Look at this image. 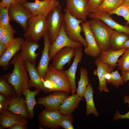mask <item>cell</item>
I'll use <instances>...</instances> for the list:
<instances>
[{
	"label": "cell",
	"instance_id": "cell-42",
	"mask_svg": "<svg viewBox=\"0 0 129 129\" xmlns=\"http://www.w3.org/2000/svg\"><path fill=\"white\" fill-rule=\"evenodd\" d=\"M123 81L124 83L129 81V70L121 71V74Z\"/></svg>",
	"mask_w": 129,
	"mask_h": 129
},
{
	"label": "cell",
	"instance_id": "cell-6",
	"mask_svg": "<svg viewBox=\"0 0 129 129\" xmlns=\"http://www.w3.org/2000/svg\"><path fill=\"white\" fill-rule=\"evenodd\" d=\"M21 4L34 15H42L46 17L59 5V3L57 0H35L34 2L26 1Z\"/></svg>",
	"mask_w": 129,
	"mask_h": 129
},
{
	"label": "cell",
	"instance_id": "cell-47",
	"mask_svg": "<svg viewBox=\"0 0 129 129\" xmlns=\"http://www.w3.org/2000/svg\"><path fill=\"white\" fill-rule=\"evenodd\" d=\"M123 48H129V39L126 41L123 44Z\"/></svg>",
	"mask_w": 129,
	"mask_h": 129
},
{
	"label": "cell",
	"instance_id": "cell-22",
	"mask_svg": "<svg viewBox=\"0 0 129 129\" xmlns=\"http://www.w3.org/2000/svg\"><path fill=\"white\" fill-rule=\"evenodd\" d=\"M25 65L30 77L29 88L34 87L46 93L48 92L44 87L42 78L40 76L36 68L35 64H31L27 61H24Z\"/></svg>",
	"mask_w": 129,
	"mask_h": 129
},
{
	"label": "cell",
	"instance_id": "cell-14",
	"mask_svg": "<svg viewBox=\"0 0 129 129\" xmlns=\"http://www.w3.org/2000/svg\"><path fill=\"white\" fill-rule=\"evenodd\" d=\"M62 114L59 110L42 111L38 115L40 124L48 128H58L60 126V121Z\"/></svg>",
	"mask_w": 129,
	"mask_h": 129
},
{
	"label": "cell",
	"instance_id": "cell-8",
	"mask_svg": "<svg viewBox=\"0 0 129 129\" xmlns=\"http://www.w3.org/2000/svg\"><path fill=\"white\" fill-rule=\"evenodd\" d=\"M8 12L10 21L18 23L25 31L27 28L28 20L34 16L29 10L16 2L8 7Z\"/></svg>",
	"mask_w": 129,
	"mask_h": 129
},
{
	"label": "cell",
	"instance_id": "cell-20",
	"mask_svg": "<svg viewBox=\"0 0 129 129\" xmlns=\"http://www.w3.org/2000/svg\"><path fill=\"white\" fill-rule=\"evenodd\" d=\"M83 56L82 47L76 48L75 54L72 64L67 70H63L67 77L71 87L72 94L76 92L75 74L78 64L81 61Z\"/></svg>",
	"mask_w": 129,
	"mask_h": 129
},
{
	"label": "cell",
	"instance_id": "cell-28",
	"mask_svg": "<svg viewBox=\"0 0 129 129\" xmlns=\"http://www.w3.org/2000/svg\"><path fill=\"white\" fill-rule=\"evenodd\" d=\"M94 90L90 83L88 84L84 93L83 97L85 98L86 103V115L88 116L92 113L95 116L98 117L99 116L97 110L93 99Z\"/></svg>",
	"mask_w": 129,
	"mask_h": 129
},
{
	"label": "cell",
	"instance_id": "cell-4",
	"mask_svg": "<svg viewBox=\"0 0 129 129\" xmlns=\"http://www.w3.org/2000/svg\"><path fill=\"white\" fill-rule=\"evenodd\" d=\"M28 22L24 37L26 39L38 42L47 30L46 17L42 15H34Z\"/></svg>",
	"mask_w": 129,
	"mask_h": 129
},
{
	"label": "cell",
	"instance_id": "cell-34",
	"mask_svg": "<svg viewBox=\"0 0 129 129\" xmlns=\"http://www.w3.org/2000/svg\"><path fill=\"white\" fill-rule=\"evenodd\" d=\"M117 63L118 69L121 71L129 70V48H127Z\"/></svg>",
	"mask_w": 129,
	"mask_h": 129
},
{
	"label": "cell",
	"instance_id": "cell-43",
	"mask_svg": "<svg viewBox=\"0 0 129 129\" xmlns=\"http://www.w3.org/2000/svg\"><path fill=\"white\" fill-rule=\"evenodd\" d=\"M10 100L8 99L4 102H0V113L3 110H6L9 104Z\"/></svg>",
	"mask_w": 129,
	"mask_h": 129
},
{
	"label": "cell",
	"instance_id": "cell-10",
	"mask_svg": "<svg viewBox=\"0 0 129 129\" xmlns=\"http://www.w3.org/2000/svg\"><path fill=\"white\" fill-rule=\"evenodd\" d=\"M68 93L62 91L54 92L48 96L39 97L37 103L43 105L46 110H59L64 101L69 96Z\"/></svg>",
	"mask_w": 129,
	"mask_h": 129
},
{
	"label": "cell",
	"instance_id": "cell-30",
	"mask_svg": "<svg viewBox=\"0 0 129 129\" xmlns=\"http://www.w3.org/2000/svg\"><path fill=\"white\" fill-rule=\"evenodd\" d=\"M125 2V0H103L97 11L108 12L114 10Z\"/></svg>",
	"mask_w": 129,
	"mask_h": 129
},
{
	"label": "cell",
	"instance_id": "cell-51",
	"mask_svg": "<svg viewBox=\"0 0 129 129\" xmlns=\"http://www.w3.org/2000/svg\"></svg>",
	"mask_w": 129,
	"mask_h": 129
},
{
	"label": "cell",
	"instance_id": "cell-45",
	"mask_svg": "<svg viewBox=\"0 0 129 129\" xmlns=\"http://www.w3.org/2000/svg\"><path fill=\"white\" fill-rule=\"evenodd\" d=\"M7 46L0 41V57L4 53L6 48Z\"/></svg>",
	"mask_w": 129,
	"mask_h": 129
},
{
	"label": "cell",
	"instance_id": "cell-38",
	"mask_svg": "<svg viewBox=\"0 0 129 129\" xmlns=\"http://www.w3.org/2000/svg\"><path fill=\"white\" fill-rule=\"evenodd\" d=\"M103 0H88V8L89 14L97 12L98 7Z\"/></svg>",
	"mask_w": 129,
	"mask_h": 129
},
{
	"label": "cell",
	"instance_id": "cell-26",
	"mask_svg": "<svg viewBox=\"0 0 129 129\" xmlns=\"http://www.w3.org/2000/svg\"><path fill=\"white\" fill-rule=\"evenodd\" d=\"M129 39L128 34L114 30L110 39L109 48L115 50L121 49L123 48L124 43Z\"/></svg>",
	"mask_w": 129,
	"mask_h": 129
},
{
	"label": "cell",
	"instance_id": "cell-2",
	"mask_svg": "<svg viewBox=\"0 0 129 129\" xmlns=\"http://www.w3.org/2000/svg\"><path fill=\"white\" fill-rule=\"evenodd\" d=\"M89 21L91 30L101 51L109 48L110 39L114 30L100 19H91Z\"/></svg>",
	"mask_w": 129,
	"mask_h": 129
},
{
	"label": "cell",
	"instance_id": "cell-19",
	"mask_svg": "<svg viewBox=\"0 0 129 129\" xmlns=\"http://www.w3.org/2000/svg\"><path fill=\"white\" fill-rule=\"evenodd\" d=\"M111 15L108 12L97 11L90 14L88 16L91 19H100L112 29L125 33L129 35L128 26H124L118 23L113 19Z\"/></svg>",
	"mask_w": 129,
	"mask_h": 129
},
{
	"label": "cell",
	"instance_id": "cell-29",
	"mask_svg": "<svg viewBox=\"0 0 129 129\" xmlns=\"http://www.w3.org/2000/svg\"><path fill=\"white\" fill-rule=\"evenodd\" d=\"M80 77L78 82L77 94L81 97L83 95L89 82L88 72L85 68L81 67L80 69Z\"/></svg>",
	"mask_w": 129,
	"mask_h": 129
},
{
	"label": "cell",
	"instance_id": "cell-48",
	"mask_svg": "<svg viewBox=\"0 0 129 129\" xmlns=\"http://www.w3.org/2000/svg\"><path fill=\"white\" fill-rule=\"evenodd\" d=\"M4 32L3 27L1 25H0V38L2 36Z\"/></svg>",
	"mask_w": 129,
	"mask_h": 129
},
{
	"label": "cell",
	"instance_id": "cell-7",
	"mask_svg": "<svg viewBox=\"0 0 129 129\" xmlns=\"http://www.w3.org/2000/svg\"><path fill=\"white\" fill-rule=\"evenodd\" d=\"M61 7L59 5L46 17L47 31L51 43L55 40L63 23Z\"/></svg>",
	"mask_w": 129,
	"mask_h": 129
},
{
	"label": "cell",
	"instance_id": "cell-27",
	"mask_svg": "<svg viewBox=\"0 0 129 129\" xmlns=\"http://www.w3.org/2000/svg\"><path fill=\"white\" fill-rule=\"evenodd\" d=\"M40 91V90L38 89L31 91L29 88H27L22 92V93L25 96L26 106L31 119L34 117V108L36 104L38 103L35 99V97L38 94Z\"/></svg>",
	"mask_w": 129,
	"mask_h": 129
},
{
	"label": "cell",
	"instance_id": "cell-17",
	"mask_svg": "<svg viewBox=\"0 0 129 129\" xmlns=\"http://www.w3.org/2000/svg\"><path fill=\"white\" fill-rule=\"evenodd\" d=\"M44 48L41 51V56L36 67L37 70L40 76L43 78L49 66L50 60L49 54V49L51 44L48 31L45 32L43 37Z\"/></svg>",
	"mask_w": 129,
	"mask_h": 129
},
{
	"label": "cell",
	"instance_id": "cell-37",
	"mask_svg": "<svg viewBox=\"0 0 129 129\" xmlns=\"http://www.w3.org/2000/svg\"><path fill=\"white\" fill-rule=\"evenodd\" d=\"M111 73V78L109 83H111V84L116 88H118L120 85L124 84L122 77L119 73L118 70L115 71H112Z\"/></svg>",
	"mask_w": 129,
	"mask_h": 129
},
{
	"label": "cell",
	"instance_id": "cell-35",
	"mask_svg": "<svg viewBox=\"0 0 129 129\" xmlns=\"http://www.w3.org/2000/svg\"><path fill=\"white\" fill-rule=\"evenodd\" d=\"M73 117L72 113L62 115L60 121V126L65 129H73Z\"/></svg>",
	"mask_w": 129,
	"mask_h": 129
},
{
	"label": "cell",
	"instance_id": "cell-1",
	"mask_svg": "<svg viewBox=\"0 0 129 129\" xmlns=\"http://www.w3.org/2000/svg\"><path fill=\"white\" fill-rule=\"evenodd\" d=\"M9 64L13 65V70L4 76L7 82L13 86L18 96L20 97L22 91L29 88V80L24 61L19 53L13 56Z\"/></svg>",
	"mask_w": 129,
	"mask_h": 129
},
{
	"label": "cell",
	"instance_id": "cell-3",
	"mask_svg": "<svg viewBox=\"0 0 129 129\" xmlns=\"http://www.w3.org/2000/svg\"><path fill=\"white\" fill-rule=\"evenodd\" d=\"M64 11L63 22L66 34L72 40L80 43L85 48L86 47L87 44L86 40L81 34L82 28L80 24L84 22L72 16L65 9Z\"/></svg>",
	"mask_w": 129,
	"mask_h": 129
},
{
	"label": "cell",
	"instance_id": "cell-36",
	"mask_svg": "<svg viewBox=\"0 0 129 129\" xmlns=\"http://www.w3.org/2000/svg\"><path fill=\"white\" fill-rule=\"evenodd\" d=\"M8 8L0 6V25L3 27L10 25Z\"/></svg>",
	"mask_w": 129,
	"mask_h": 129
},
{
	"label": "cell",
	"instance_id": "cell-31",
	"mask_svg": "<svg viewBox=\"0 0 129 129\" xmlns=\"http://www.w3.org/2000/svg\"><path fill=\"white\" fill-rule=\"evenodd\" d=\"M7 81L5 76L1 75L0 78V92L10 100L16 97L14 96V92L15 90H13Z\"/></svg>",
	"mask_w": 129,
	"mask_h": 129
},
{
	"label": "cell",
	"instance_id": "cell-33",
	"mask_svg": "<svg viewBox=\"0 0 129 129\" xmlns=\"http://www.w3.org/2000/svg\"><path fill=\"white\" fill-rule=\"evenodd\" d=\"M3 27L4 32L2 36L0 38V41L7 47L14 38V35L16 32L11 25L6 27Z\"/></svg>",
	"mask_w": 129,
	"mask_h": 129
},
{
	"label": "cell",
	"instance_id": "cell-11",
	"mask_svg": "<svg viewBox=\"0 0 129 129\" xmlns=\"http://www.w3.org/2000/svg\"><path fill=\"white\" fill-rule=\"evenodd\" d=\"M81 24L82 31L84 33L87 44L84 50L85 53L94 58L99 57L102 51L97 44L91 30L89 21L83 22Z\"/></svg>",
	"mask_w": 129,
	"mask_h": 129
},
{
	"label": "cell",
	"instance_id": "cell-24",
	"mask_svg": "<svg viewBox=\"0 0 129 129\" xmlns=\"http://www.w3.org/2000/svg\"><path fill=\"white\" fill-rule=\"evenodd\" d=\"M26 105L25 100L23 97H15L10 100L6 110L28 118L30 116Z\"/></svg>",
	"mask_w": 129,
	"mask_h": 129
},
{
	"label": "cell",
	"instance_id": "cell-12",
	"mask_svg": "<svg viewBox=\"0 0 129 129\" xmlns=\"http://www.w3.org/2000/svg\"><path fill=\"white\" fill-rule=\"evenodd\" d=\"M88 0H66L65 9L77 19L86 21L89 14L88 8Z\"/></svg>",
	"mask_w": 129,
	"mask_h": 129
},
{
	"label": "cell",
	"instance_id": "cell-52",
	"mask_svg": "<svg viewBox=\"0 0 129 129\" xmlns=\"http://www.w3.org/2000/svg\"><path fill=\"white\" fill-rule=\"evenodd\" d=\"M128 27H129V26H128Z\"/></svg>",
	"mask_w": 129,
	"mask_h": 129
},
{
	"label": "cell",
	"instance_id": "cell-15",
	"mask_svg": "<svg viewBox=\"0 0 129 129\" xmlns=\"http://www.w3.org/2000/svg\"><path fill=\"white\" fill-rule=\"evenodd\" d=\"M24 40L21 37L14 38L7 46L5 52L0 58V66L5 70L8 67L10 60L21 50Z\"/></svg>",
	"mask_w": 129,
	"mask_h": 129
},
{
	"label": "cell",
	"instance_id": "cell-50",
	"mask_svg": "<svg viewBox=\"0 0 129 129\" xmlns=\"http://www.w3.org/2000/svg\"><path fill=\"white\" fill-rule=\"evenodd\" d=\"M125 2L129 3V0H125Z\"/></svg>",
	"mask_w": 129,
	"mask_h": 129
},
{
	"label": "cell",
	"instance_id": "cell-44",
	"mask_svg": "<svg viewBox=\"0 0 129 129\" xmlns=\"http://www.w3.org/2000/svg\"><path fill=\"white\" fill-rule=\"evenodd\" d=\"M27 125L17 124L13 125L8 128L9 129H26Z\"/></svg>",
	"mask_w": 129,
	"mask_h": 129
},
{
	"label": "cell",
	"instance_id": "cell-23",
	"mask_svg": "<svg viewBox=\"0 0 129 129\" xmlns=\"http://www.w3.org/2000/svg\"><path fill=\"white\" fill-rule=\"evenodd\" d=\"M124 48L119 50H115L109 48L101 51L99 57L103 63L113 70L117 66L118 59L127 49Z\"/></svg>",
	"mask_w": 129,
	"mask_h": 129
},
{
	"label": "cell",
	"instance_id": "cell-39",
	"mask_svg": "<svg viewBox=\"0 0 129 129\" xmlns=\"http://www.w3.org/2000/svg\"><path fill=\"white\" fill-rule=\"evenodd\" d=\"M124 102L128 104L129 107V96L126 95L124 97ZM129 119V111L128 112L124 114H120L119 111H117L114 114L113 120L114 121L119 119Z\"/></svg>",
	"mask_w": 129,
	"mask_h": 129
},
{
	"label": "cell",
	"instance_id": "cell-13",
	"mask_svg": "<svg viewBox=\"0 0 129 129\" xmlns=\"http://www.w3.org/2000/svg\"><path fill=\"white\" fill-rule=\"evenodd\" d=\"M76 48L64 47L58 52L52 59V65L56 69L63 70L64 66L67 64H70L71 59L74 57Z\"/></svg>",
	"mask_w": 129,
	"mask_h": 129
},
{
	"label": "cell",
	"instance_id": "cell-21",
	"mask_svg": "<svg viewBox=\"0 0 129 129\" xmlns=\"http://www.w3.org/2000/svg\"><path fill=\"white\" fill-rule=\"evenodd\" d=\"M94 63L97 65V69L94 70L93 73L98 78L99 85L98 88L101 92L103 91L108 92L109 90L106 85L105 75L107 73L111 72L113 69L102 62L99 57L95 60Z\"/></svg>",
	"mask_w": 129,
	"mask_h": 129
},
{
	"label": "cell",
	"instance_id": "cell-16",
	"mask_svg": "<svg viewBox=\"0 0 129 129\" xmlns=\"http://www.w3.org/2000/svg\"><path fill=\"white\" fill-rule=\"evenodd\" d=\"M39 47L38 42L26 39L22 45L20 55L24 61L26 60L35 64L36 59L39 54L36 51Z\"/></svg>",
	"mask_w": 129,
	"mask_h": 129
},
{
	"label": "cell",
	"instance_id": "cell-5",
	"mask_svg": "<svg viewBox=\"0 0 129 129\" xmlns=\"http://www.w3.org/2000/svg\"><path fill=\"white\" fill-rule=\"evenodd\" d=\"M42 80H48L56 85L58 91L68 93H72L71 87L69 80L63 70H59L52 65H49L45 75Z\"/></svg>",
	"mask_w": 129,
	"mask_h": 129
},
{
	"label": "cell",
	"instance_id": "cell-40",
	"mask_svg": "<svg viewBox=\"0 0 129 129\" xmlns=\"http://www.w3.org/2000/svg\"><path fill=\"white\" fill-rule=\"evenodd\" d=\"M42 80L44 87L48 90V92L58 91L56 85L51 81L48 80Z\"/></svg>",
	"mask_w": 129,
	"mask_h": 129
},
{
	"label": "cell",
	"instance_id": "cell-32",
	"mask_svg": "<svg viewBox=\"0 0 129 129\" xmlns=\"http://www.w3.org/2000/svg\"><path fill=\"white\" fill-rule=\"evenodd\" d=\"M111 15L116 14L123 17L129 24V3L125 2L115 10L108 12Z\"/></svg>",
	"mask_w": 129,
	"mask_h": 129
},
{
	"label": "cell",
	"instance_id": "cell-41",
	"mask_svg": "<svg viewBox=\"0 0 129 129\" xmlns=\"http://www.w3.org/2000/svg\"><path fill=\"white\" fill-rule=\"evenodd\" d=\"M16 0H1L0 6L5 7H9L11 5L15 3Z\"/></svg>",
	"mask_w": 129,
	"mask_h": 129
},
{
	"label": "cell",
	"instance_id": "cell-25",
	"mask_svg": "<svg viewBox=\"0 0 129 129\" xmlns=\"http://www.w3.org/2000/svg\"><path fill=\"white\" fill-rule=\"evenodd\" d=\"M77 94L69 96L61 105L59 111L62 115L72 113L78 107L79 103L83 100L82 98Z\"/></svg>",
	"mask_w": 129,
	"mask_h": 129
},
{
	"label": "cell",
	"instance_id": "cell-9",
	"mask_svg": "<svg viewBox=\"0 0 129 129\" xmlns=\"http://www.w3.org/2000/svg\"><path fill=\"white\" fill-rule=\"evenodd\" d=\"M80 43L74 41L67 36L65 31L63 23L58 35L54 41L50 45L49 54L50 60H52L60 50L65 47L77 48L82 47Z\"/></svg>",
	"mask_w": 129,
	"mask_h": 129
},
{
	"label": "cell",
	"instance_id": "cell-49",
	"mask_svg": "<svg viewBox=\"0 0 129 129\" xmlns=\"http://www.w3.org/2000/svg\"><path fill=\"white\" fill-rule=\"evenodd\" d=\"M26 1V0H16V2L22 4Z\"/></svg>",
	"mask_w": 129,
	"mask_h": 129
},
{
	"label": "cell",
	"instance_id": "cell-18",
	"mask_svg": "<svg viewBox=\"0 0 129 129\" xmlns=\"http://www.w3.org/2000/svg\"><path fill=\"white\" fill-rule=\"evenodd\" d=\"M0 129L9 128L13 125L19 124L27 125V118L18 114L5 110L0 113Z\"/></svg>",
	"mask_w": 129,
	"mask_h": 129
},
{
	"label": "cell",
	"instance_id": "cell-46",
	"mask_svg": "<svg viewBox=\"0 0 129 129\" xmlns=\"http://www.w3.org/2000/svg\"><path fill=\"white\" fill-rule=\"evenodd\" d=\"M8 99L5 96L1 93L0 94V102L5 101Z\"/></svg>",
	"mask_w": 129,
	"mask_h": 129
}]
</instances>
